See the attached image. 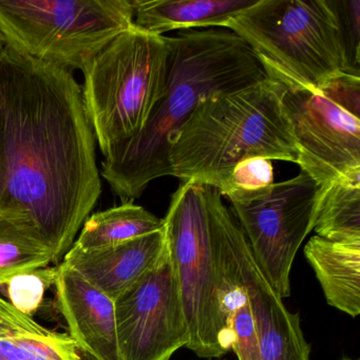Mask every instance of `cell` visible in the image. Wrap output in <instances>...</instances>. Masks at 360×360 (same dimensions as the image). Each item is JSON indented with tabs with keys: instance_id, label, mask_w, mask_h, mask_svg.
<instances>
[{
	"instance_id": "cell-7",
	"label": "cell",
	"mask_w": 360,
	"mask_h": 360,
	"mask_svg": "<svg viewBox=\"0 0 360 360\" xmlns=\"http://www.w3.org/2000/svg\"><path fill=\"white\" fill-rule=\"evenodd\" d=\"M134 14V0H0V32L24 56L84 72Z\"/></svg>"
},
{
	"instance_id": "cell-13",
	"label": "cell",
	"mask_w": 360,
	"mask_h": 360,
	"mask_svg": "<svg viewBox=\"0 0 360 360\" xmlns=\"http://www.w3.org/2000/svg\"><path fill=\"white\" fill-rule=\"evenodd\" d=\"M165 250V233L162 229L94 250H81L72 245L62 263L115 300L153 269Z\"/></svg>"
},
{
	"instance_id": "cell-25",
	"label": "cell",
	"mask_w": 360,
	"mask_h": 360,
	"mask_svg": "<svg viewBox=\"0 0 360 360\" xmlns=\"http://www.w3.org/2000/svg\"><path fill=\"white\" fill-rule=\"evenodd\" d=\"M210 360H224V359H221V358H214V359H210Z\"/></svg>"
},
{
	"instance_id": "cell-16",
	"label": "cell",
	"mask_w": 360,
	"mask_h": 360,
	"mask_svg": "<svg viewBox=\"0 0 360 360\" xmlns=\"http://www.w3.org/2000/svg\"><path fill=\"white\" fill-rule=\"evenodd\" d=\"M0 360H83V352L69 334L41 326L0 298Z\"/></svg>"
},
{
	"instance_id": "cell-3",
	"label": "cell",
	"mask_w": 360,
	"mask_h": 360,
	"mask_svg": "<svg viewBox=\"0 0 360 360\" xmlns=\"http://www.w3.org/2000/svg\"><path fill=\"white\" fill-rule=\"evenodd\" d=\"M285 87L266 79L198 105L170 136L169 176L221 188L244 160L296 164L297 144L284 109Z\"/></svg>"
},
{
	"instance_id": "cell-10",
	"label": "cell",
	"mask_w": 360,
	"mask_h": 360,
	"mask_svg": "<svg viewBox=\"0 0 360 360\" xmlns=\"http://www.w3.org/2000/svg\"><path fill=\"white\" fill-rule=\"evenodd\" d=\"M122 360H169L188 326L167 248L159 262L115 300Z\"/></svg>"
},
{
	"instance_id": "cell-5",
	"label": "cell",
	"mask_w": 360,
	"mask_h": 360,
	"mask_svg": "<svg viewBox=\"0 0 360 360\" xmlns=\"http://www.w3.org/2000/svg\"><path fill=\"white\" fill-rule=\"evenodd\" d=\"M225 29L286 89L317 91L353 75L332 0H258Z\"/></svg>"
},
{
	"instance_id": "cell-20",
	"label": "cell",
	"mask_w": 360,
	"mask_h": 360,
	"mask_svg": "<svg viewBox=\"0 0 360 360\" xmlns=\"http://www.w3.org/2000/svg\"><path fill=\"white\" fill-rule=\"evenodd\" d=\"M274 184L271 160L250 158L233 167L218 191L231 203H245L265 195Z\"/></svg>"
},
{
	"instance_id": "cell-26",
	"label": "cell",
	"mask_w": 360,
	"mask_h": 360,
	"mask_svg": "<svg viewBox=\"0 0 360 360\" xmlns=\"http://www.w3.org/2000/svg\"><path fill=\"white\" fill-rule=\"evenodd\" d=\"M345 360H352V359H345Z\"/></svg>"
},
{
	"instance_id": "cell-8",
	"label": "cell",
	"mask_w": 360,
	"mask_h": 360,
	"mask_svg": "<svg viewBox=\"0 0 360 360\" xmlns=\"http://www.w3.org/2000/svg\"><path fill=\"white\" fill-rule=\"evenodd\" d=\"M284 109L297 165L322 189L360 178V77L345 75L322 89H286Z\"/></svg>"
},
{
	"instance_id": "cell-2",
	"label": "cell",
	"mask_w": 360,
	"mask_h": 360,
	"mask_svg": "<svg viewBox=\"0 0 360 360\" xmlns=\"http://www.w3.org/2000/svg\"><path fill=\"white\" fill-rule=\"evenodd\" d=\"M172 37V66L163 98L136 136L104 155L103 178L124 203L140 198L153 181L169 176L170 136L200 103L267 77L245 41L229 29L180 31Z\"/></svg>"
},
{
	"instance_id": "cell-15",
	"label": "cell",
	"mask_w": 360,
	"mask_h": 360,
	"mask_svg": "<svg viewBox=\"0 0 360 360\" xmlns=\"http://www.w3.org/2000/svg\"><path fill=\"white\" fill-rule=\"evenodd\" d=\"M304 256L330 307L357 317L360 314V241L337 242L313 236Z\"/></svg>"
},
{
	"instance_id": "cell-24",
	"label": "cell",
	"mask_w": 360,
	"mask_h": 360,
	"mask_svg": "<svg viewBox=\"0 0 360 360\" xmlns=\"http://www.w3.org/2000/svg\"><path fill=\"white\" fill-rule=\"evenodd\" d=\"M83 360H96L94 359L91 356L87 355V354L83 353Z\"/></svg>"
},
{
	"instance_id": "cell-9",
	"label": "cell",
	"mask_w": 360,
	"mask_h": 360,
	"mask_svg": "<svg viewBox=\"0 0 360 360\" xmlns=\"http://www.w3.org/2000/svg\"><path fill=\"white\" fill-rule=\"evenodd\" d=\"M321 195V187L300 170L257 199L231 203L255 260L281 299L290 296L292 262L313 231Z\"/></svg>"
},
{
	"instance_id": "cell-11",
	"label": "cell",
	"mask_w": 360,
	"mask_h": 360,
	"mask_svg": "<svg viewBox=\"0 0 360 360\" xmlns=\"http://www.w3.org/2000/svg\"><path fill=\"white\" fill-rule=\"evenodd\" d=\"M229 252L248 294L259 343V360H309L298 314L286 309L252 256L238 222L229 227Z\"/></svg>"
},
{
	"instance_id": "cell-1",
	"label": "cell",
	"mask_w": 360,
	"mask_h": 360,
	"mask_svg": "<svg viewBox=\"0 0 360 360\" xmlns=\"http://www.w3.org/2000/svg\"><path fill=\"white\" fill-rule=\"evenodd\" d=\"M96 136L72 72L0 51V208L34 222L56 264L102 193Z\"/></svg>"
},
{
	"instance_id": "cell-17",
	"label": "cell",
	"mask_w": 360,
	"mask_h": 360,
	"mask_svg": "<svg viewBox=\"0 0 360 360\" xmlns=\"http://www.w3.org/2000/svg\"><path fill=\"white\" fill-rule=\"evenodd\" d=\"M56 264L53 252L27 214L0 208V285Z\"/></svg>"
},
{
	"instance_id": "cell-12",
	"label": "cell",
	"mask_w": 360,
	"mask_h": 360,
	"mask_svg": "<svg viewBox=\"0 0 360 360\" xmlns=\"http://www.w3.org/2000/svg\"><path fill=\"white\" fill-rule=\"evenodd\" d=\"M54 286L58 311L81 351L96 360H122L115 300L62 262Z\"/></svg>"
},
{
	"instance_id": "cell-18",
	"label": "cell",
	"mask_w": 360,
	"mask_h": 360,
	"mask_svg": "<svg viewBox=\"0 0 360 360\" xmlns=\"http://www.w3.org/2000/svg\"><path fill=\"white\" fill-rule=\"evenodd\" d=\"M163 226V219L158 218L132 201L125 202L88 217L73 246L81 250H94L115 245L160 231Z\"/></svg>"
},
{
	"instance_id": "cell-6",
	"label": "cell",
	"mask_w": 360,
	"mask_h": 360,
	"mask_svg": "<svg viewBox=\"0 0 360 360\" xmlns=\"http://www.w3.org/2000/svg\"><path fill=\"white\" fill-rule=\"evenodd\" d=\"M172 37L132 25L84 71V106L103 155L136 136L167 88Z\"/></svg>"
},
{
	"instance_id": "cell-4",
	"label": "cell",
	"mask_w": 360,
	"mask_h": 360,
	"mask_svg": "<svg viewBox=\"0 0 360 360\" xmlns=\"http://www.w3.org/2000/svg\"><path fill=\"white\" fill-rule=\"evenodd\" d=\"M231 217L216 188L183 182L163 219L166 248L188 326L186 347L200 358H221L231 349L222 307L226 283L222 248Z\"/></svg>"
},
{
	"instance_id": "cell-21",
	"label": "cell",
	"mask_w": 360,
	"mask_h": 360,
	"mask_svg": "<svg viewBox=\"0 0 360 360\" xmlns=\"http://www.w3.org/2000/svg\"><path fill=\"white\" fill-rule=\"evenodd\" d=\"M56 267H46L12 278L7 285L9 302L22 313L32 316L41 307L48 288L54 284Z\"/></svg>"
},
{
	"instance_id": "cell-14",
	"label": "cell",
	"mask_w": 360,
	"mask_h": 360,
	"mask_svg": "<svg viewBox=\"0 0 360 360\" xmlns=\"http://www.w3.org/2000/svg\"><path fill=\"white\" fill-rule=\"evenodd\" d=\"M258 0H134V25L155 35L226 28Z\"/></svg>"
},
{
	"instance_id": "cell-23",
	"label": "cell",
	"mask_w": 360,
	"mask_h": 360,
	"mask_svg": "<svg viewBox=\"0 0 360 360\" xmlns=\"http://www.w3.org/2000/svg\"><path fill=\"white\" fill-rule=\"evenodd\" d=\"M6 47L5 39H4L3 34L0 32V51Z\"/></svg>"
},
{
	"instance_id": "cell-22",
	"label": "cell",
	"mask_w": 360,
	"mask_h": 360,
	"mask_svg": "<svg viewBox=\"0 0 360 360\" xmlns=\"http://www.w3.org/2000/svg\"><path fill=\"white\" fill-rule=\"evenodd\" d=\"M347 50L349 69L360 77V0H332Z\"/></svg>"
},
{
	"instance_id": "cell-19",
	"label": "cell",
	"mask_w": 360,
	"mask_h": 360,
	"mask_svg": "<svg viewBox=\"0 0 360 360\" xmlns=\"http://www.w3.org/2000/svg\"><path fill=\"white\" fill-rule=\"evenodd\" d=\"M313 231L330 241H360V178L337 181L322 189Z\"/></svg>"
}]
</instances>
